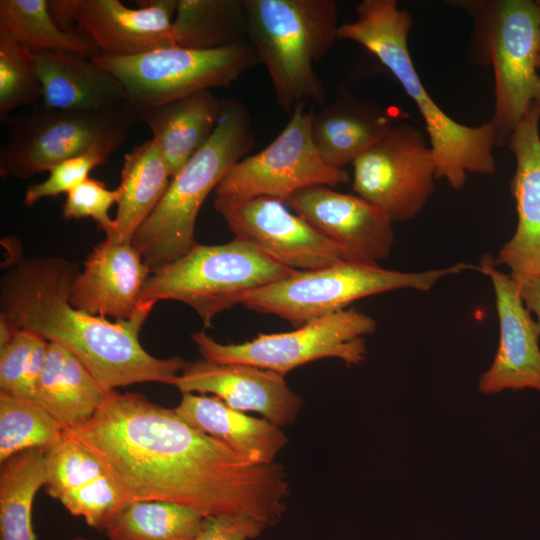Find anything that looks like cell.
Listing matches in <instances>:
<instances>
[{"instance_id": "38", "label": "cell", "mask_w": 540, "mask_h": 540, "mask_svg": "<svg viewBox=\"0 0 540 540\" xmlns=\"http://www.w3.org/2000/svg\"><path fill=\"white\" fill-rule=\"evenodd\" d=\"M47 10L54 24L64 32L77 24V0H47Z\"/></svg>"}, {"instance_id": "12", "label": "cell", "mask_w": 540, "mask_h": 540, "mask_svg": "<svg viewBox=\"0 0 540 540\" xmlns=\"http://www.w3.org/2000/svg\"><path fill=\"white\" fill-rule=\"evenodd\" d=\"M297 105L279 135L260 152L244 157L215 189V199L243 201L270 197L285 202L295 192L315 186L348 182L345 169L327 165L312 138L313 111Z\"/></svg>"}, {"instance_id": "31", "label": "cell", "mask_w": 540, "mask_h": 540, "mask_svg": "<svg viewBox=\"0 0 540 540\" xmlns=\"http://www.w3.org/2000/svg\"><path fill=\"white\" fill-rule=\"evenodd\" d=\"M203 518L177 503L135 501L124 507L105 533L108 540H192Z\"/></svg>"}, {"instance_id": "17", "label": "cell", "mask_w": 540, "mask_h": 540, "mask_svg": "<svg viewBox=\"0 0 540 540\" xmlns=\"http://www.w3.org/2000/svg\"><path fill=\"white\" fill-rule=\"evenodd\" d=\"M172 385L181 394L210 393L233 409L260 413L278 427L292 424L303 408L284 375L248 364L186 362Z\"/></svg>"}, {"instance_id": "2", "label": "cell", "mask_w": 540, "mask_h": 540, "mask_svg": "<svg viewBox=\"0 0 540 540\" xmlns=\"http://www.w3.org/2000/svg\"><path fill=\"white\" fill-rule=\"evenodd\" d=\"M79 266L62 257L20 259L1 278L0 326L29 329L71 351L106 391L138 383L172 385L186 361L158 358L139 334L154 303H142L127 320L111 322L70 304Z\"/></svg>"}, {"instance_id": "20", "label": "cell", "mask_w": 540, "mask_h": 540, "mask_svg": "<svg viewBox=\"0 0 540 540\" xmlns=\"http://www.w3.org/2000/svg\"><path fill=\"white\" fill-rule=\"evenodd\" d=\"M45 457L48 495L89 527L106 532L127 503L103 467L65 432Z\"/></svg>"}, {"instance_id": "39", "label": "cell", "mask_w": 540, "mask_h": 540, "mask_svg": "<svg viewBox=\"0 0 540 540\" xmlns=\"http://www.w3.org/2000/svg\"><path fill=\"white\" fill-rule=\"evenodd\" d=\"M526 308L537 317L540 328V278H513Z\"/></svg>"}, {"instance_id": "10", "label": "cell", "mask_w": 540, "mask_h": 540, "mask_svg": "<svg viewBox=\"0 0 540 540\" xmlns=\"http://www.w3.org/2000/svg\"><path fill=\"white\" fill-rule=\"evenodd\" d=\"M92 60L122 84L134 114L212 88L227 87L261 63L250 41L214 50L174 46L127 57L99 54Z\"/></svg>"}, {"instance_id": "11", "label": "cell", "mask_w": 540, "mask_h": 540, "mask_svg": "<svg viewBox=\"0 0 540 540\" xmlns=\"http://www.w3.org/2000/svg\"><path fill=\"white\" fill-rule=\"evenodd\" d=\"M377 323L354 308L313 320L290 332L258 334L237 344H221L204 331L191 339L202 359L224 364H248L282 375L322 358H337L347 365L366 360L364 336L372 334Z\"/></svg>"}, {"instance_id": "6", "label": "cell", "mask_w": 540, "mask_h": 540, "mask_svg": "<svg viewBox=\"0 0 540 540\" xmlns=\"http://www.w3.org/2000/svg\"><path fill=\"white\" fill-rule=\"evenodd\" d=\"M296 272L242 239L218 245L197 243L181 258L151 272L141 304L185 303L209 328L219 313L240 304L248 292Z\"/></svg>"}, {"instance_id": "5", "label": "cell", "mask_w": 540, "mask_h": 540, "mask_svg": "<svg viewBox=\"0 0 540 540\" xmlns=\"http://www.w3.org/2000/svg\"><path fill=\"white\" fill-rule=\"evenodd\" d=\"M248 40L288 114L301 104L326 105L327 92L314 66L338 39L334 0H245Z\"/></svg>"}, {"instance_id": "29", "label": "cell", "mask_w": 540, "mask_h": 540, "mask_svg": "<svg viewBox=\"0 0 540 540\" xmlns=\"http://www.w3.org/2000/svg\"><path fill=\"white\" fill-rule=\"evenodd\" d=\"M0 464V540H37L32 506L46 484L45 450H25Z\"/></svg>"}, {"instance_id": "3", "label": "cell", "mask_w": 540, "mask_h": 540, "mask_svg": "<svg viewBox=\"0 0 540 540\" xmlns=\"http://www.w3.org/2000/svg\"><path fill=\"white\" fill-rule=\"evenodd\" d=\"M356 19L339 25L338 39L360 44L394 76L416 104L437 164V179L455 190L465 186L469 173L493 175L495 131L492 123L461 124L446 114L428 94L413 64L408 46L412 18L396 0H363Z\"/></svg>"}, {"instance_id": "23", "label": "cell", "mask_w": 540, "mask_h": 540, "mask_svg": "<svg viewBox=\"0 0 540 540\" xmlns=\"http://www.w3.org/2000/svg\"><path fill=\"white\" fill-rule=\"evenodd\" d=\"M174 409L188 424L250 463L275 462L288 442L280 427L233 409L213 395L184 393Z\"/></svg>"}, {"instance_id": "24", "label": "cell", "mask_w": 540, "mask_h": 540, "mask_svg": "<svg viewBox=\"0 0 540 540\" xmlns=\"http://www.w3.org/2000/svg\"><path fill=\"white\" fill-rule=\"evenodd\" d=\"M393 125L381 107L341 89L331 104L313 112L314 145L330 167L345 169Z\"/></svg>"}, {"instance_id": "15", "label": "cell", "mask_w": 540, "mask_h": 540, "mask_svg": "<svg viewBox=\"0 0 540 540\" xmlns=\"http://www.w3.org/2000/svg\"><path fill=\"white\" fill-rule=\"evenodd\" d=\"M477 269L492 283L499 321V345L490 367L481 375L482 394L505 390L540 391V328L526 308L510 274L496 268L494 258L484 255Z\"/></svg>"}, {"instance_id": "19", "label": "cell", "mask_w": 540, "mask_h": 540, "mask_svg": "<svg viewBox=\"0 0 540 540\" xmlns=\"http://www.w3.org/2000/svg\"><path fill=\"white\" fill-rule=\"evenodd\" d=\"M151 275L132 242L103 240L76 275L70 304L92 315L130 319L141 306L144 286Z\"/></svg>"}, {"instance_id": "28", "label": "cell", "mask_w": 540, "mask_h": 540, "mask_svg": "<svg viewBox=\"0 0 540 540\" xmlns=\"http://www.w3.org/2000/svg\"><path fill=\"white\" fill-rule=\"evenodd\" d=\"M172 37L175 46L195 50L249 41L245 0H177Z\"/></svg>"}, {"instance_id": "22", "label": "cell", "mask_w": 540, "mask_h": 540, "mask_svg": "<svg viewBox=\"0 0 540 540\" xmlns=\"http://www.w3.org/2000/svg\"><path fill=\"white\" fill-rule=\"evenodd\" d=\"M33 53L43 106L77 112L129 106L122 84L92 58L70 51Z\"/></svg>"}, {"instance_id": "16", "label": "cell", "mask_w": 540, "mask_h": 540, "mask_svg": "<svg viewBox=\"0 0 540 540\" xmlns=\"http://www.w3.org/2000/svg\"><path fill=\"white\" fill-rule=\"evenodd\" d=\"M284 203L343 247L355 261L377 263L391 253L393 222L380 208L358 195L315 185L295 192Z\"/></svg>"}, {"instance_id": "4", "label": "cell", "mask_w": 540, "mask_h": 540, "mask_svg": "<svg viewBox=\"0 0 540 540\" xmlns=\"http://www.w3.org/2000/svg\"><path fill=\"white\" fill-rule=\"evenodd\" d=\"M254 145L248 109L239 99H224L213 134L171 178L162 200L132 237L151 272L181 258L197 244L195 225L201 206Z\"/></svg>"}, {"instance_id": "40", "label": "cell", "mask_w": 540, "mask_h": 540, "mask_svg": "<svg viewBox=\"0 0 540 540\" xmlns=\"http://www.w3.org/2000/svg\"><path fill=\"white\" fill-rule=\"evenodd\" d=\"M69 540H91V539H88V538H86V537L77 535V536H74L73 538H71V539H69Z\"/></svg>"}, {"instance_id": "13", "label": "cell", "mask_w": 540, "mask_h": 540, "mask_svg": "<svg viewBox=\"0 0 540 540\" xmlns=\"http://www.w3.org/2000/svg\"><path fill=\"white\" fill-rule=\"evenodd\" d=\"M356 195L394 222L414 218L432 196L437 164L424 134L408 123L389 130L352 164Z\"/></svg>"}, {"instance_id": "41", "label": "cell", "mask_w": 540, "mask_h": 540, "mask_svg": "<svg viewBox=\"0 0 540 540\" xmlns=\"http://www.w3.org/2000/svg\"><path fill=\"white\" fill-rule=\"evenodd\" d=\"M537 65H538V68H540V41H539V48H538Z\"/></svg>"}, {"instance_id": "30", "label": "cell", "mask_w": 540, "mask_h": 540, "mask_svg": "<svg viewBox=\"0 0 540 540\" xmlns=\"http://www.w3.org/2000/svg\"><path fill=\"white\" fill-rule=\"evenodd\" d=\"M0 27L7 29L32 52L70 51L89 58L101 54L79 26L61 31L52 21L47 0H1Z\"/></svg>"}, {"instance_id": "8", "label": "cell", "mask_w": 540, "mask_h": 540, "mask_svg": "<svg viewBox=\"0 0 540 540\" xmlns=\"http://www.w3.org/2000/svg\"><path fill=\"white\" fill-rule=\"evenodd\" d=\"M473 4L479 47L494 71L495 108L490 122L495 145L501 146L508 144L529 108L540 105V4L531 0Z\"/></svg>"}, {"instance_id": "21", "label": "cell", "mask_w": 540, "mask_h": 540, "mask_svg": "<svg viewBox=\"0 0 540 540\" xmlns=\"http://www.w3.org/2000/svg\"><path fill=\"white\" fill-rule=\"evenodd\" d=\"M177 0L141 2L133 9L119 0H77V26L101 54L136 56L174 47L172 23Z\"/></svg>"}, {"instance_id": "25", "label": "cell", "mask_w": 540, "mask_h": 540, "mask_svg": "<svg viewBox=\"0 0 540 540\" xmlns=\"http://www.w3.org/2000/svg\"><path fill=\"white\" fill-rule=\"evenodd\" d=\"M223 105L224 99L206 90L135 113L152 132L171 178L211 137Z\"/></svg>"}, {"instance_id": "35", "label": "cell", "mask_w": 540, "mask_h": 540, "mask_svg": "<svg viewBox=\"0 0 540 540\" xmlns=\"http://www.w3.org/2000/svg\"><path fill=\"white\" fill-rule=\"evenodd\" d=\"M120 190L108 189L97 179L88 177L81 184L67 193L62 215L65 219L92 218L106 237L112 235L115 229V219H112L110 208L118 203Z\"/></svg>"}, {"instance_id": "37", "label": "cell", "mask_w": 540, "mask_h": 540, "mask_svg": "<svg viewBox=\"0 0 540 540\" xmlns=\"http://www.w3.org/2000/svg\"><path fill=\"white\" fill-rule=\"evenodd\" d=\"M268 526L240 514L205 516L198 534L192 540H252Z\"/></svg>"}, {"instance_id": "1", "label": "cell", "mask_w": 540, "mask_h": 540, "mask_svg": "<svg viewBox=\"0 0 540 540\" xmlns=\"http://www.w3.org/2000/svg\"><path fill=\"white\" fill-rule=\"evenodd\" d=\"M103 467L124 501L184 505L278 524L290 488L277 462L250 463L140 393L107 392L87 421L63 430Z\"/></svg>"}, {"instance_id": "34", "label": "cell", "mask_w": 540, "mask_h": 540, "mask_svg": "<svg viewBox=\"0 0 540 540\" xmlns=\"http://www.w3.org/2000/svg\"><path fill=\"white\" fill-rule=\"evenodd\" d=\"M49 341L29 329H19L0 346V392L33 398Z\"/></svg>"}, {"instance_id": "42", "label": "cell", "mask_w": 540, "mask_h": 540, "mask_svg": "<svg viewBox=\"0 0 540 540\" xmlns=\"http://www.w3.org/2000/svg\"><path fill=\"white\" fill-rule=\"evenodd\" d=\"M538 2H539V4H540V0H539Z\"/></svg>"}, {"instance_id": "18", "label": "cell", "mask_w": 540, "mask_h": 540, "mask_svg": "<svg viewBox=\"0 0 540 540\" xmlns=\"http://www.w3.org/2000/svg\"><path fill=\"white\" fill-rule=\"evenodd\" d=\"M540 105L533 104L514 129L508 145L516 159L511 191L517 226L494 259L517 278H540Z\"/></svg>"}, {"instance_id": "7", "label": "cell", "mask_w": 540, "mask_h": 540, "mask_svg": "<svg viewBox=\"0 0 540 540\" xmlns=\"http://www.w3.org/2000/svg\"><path fill=\"white\" fill-rule=\"evenodd\" d=\"M477 269L465 262L421 272L388 270L377 263L345 261L293 275L245 294L240 304L276 315L294 327L344 310L352 302L397 289L429 291L442 278Z\"/></svg>"}, {"instance_id": "9", "label": "cell", "mask_w": 540, "mask_h": 540, "mask_svg": "<svg viewBox=\"0 0 540 540\" xmlns=\"http://www.w3.org/2000/svg\"><path fill=\"white\" fill-rule=\"evenodd\" d=\"M135 121L130 106L77 112L33 105L8 121L0 149V175L27 179L91 150L111 155L126 141Z\"/></svg>"}, {"instance_id": "26", "label": "cell", "mask_w": 540, "mask_h": 540, "mask_svg": "<svg viewBox=\"0 0 540 540\" xmlns=\"http://www.w3.org/2000/svg\"><path fill=\"white\" fill-rule=\"evenodd\" d=\"M106 394L71 351L49 341L32 400L44 408L63 430L90 419L102 405Z\"/></svg>"}, {"instance_id": "33", "label": "cell", "mask_w": 540, "mask_h": 540, "mask_svg": "<svg viewBox=\"0 0 540 540\" xmlns=\"http://www.w3.org/2000/svg\"><path fill=\"white\" fill-rule=\"evenodd\" d=\"M42 100L34 53L0 27V122L8 123L18 107Z\"/></svg>"}, {"instance_id": "32", "label": "cell", "mask_w": 540, "mask_h": 540, "mask_svg": "<svg viewBox=\"0 0 540 540\" xmlns=\"http://www.w3.org/2000/svg\"><path fill=\"white\" fill-rule=\"evenodd\" d=\"M63 433L62 426L35 401L0 392V463L25 450L46 451Z\"/></svg>"}, {"instance_id": "27", "label": "cell", "mask_w": 540, "mask_h": 540, "mask_svg": "<svg viewBox=\"0 0 540 540\" xmlns=\"http://www.w3.org/2000/svg\"><path fill=\"white\" fill-rule=\"evenodd\" d=\"M171 181L168 165L153 139L133 147L124 155L120 199L115 229L105 239L114 243L131 242L138 228L162 200Z\"/></svg>"}, {"instance_id": "36", "label": "cell", "mask_w": 540, "mask_h": 540, "mask_svg": "<svg viewBox=\"0 0 540 540\" xmlns=\"http://www.w3.org/2000/svg\"><path fill=\"white\" fill-rule=\"evenodd\" d=\"M109 156V153L96 149L58 163L50 169L46 180L27 187L25 205L32 206L40 199L67 194L86 180L95 167L104 164Z\"/></svg>"}, {"instance_id": "14", "label": "cell", "mask_w": 540, "mask_h": 540, "mask_svg": "<svg viewBox=\"0 0 540 540\" xmlns=\"http://www.w3.org/2000/svg\"><path fill=\"white\" fill-rule=\"evenodd\" d=\"M214 208L235 238L252 243L288 268L307 271L355 261L283 201L270 197L235 202L214 199Z\"/></svg>"}]
</instances>
